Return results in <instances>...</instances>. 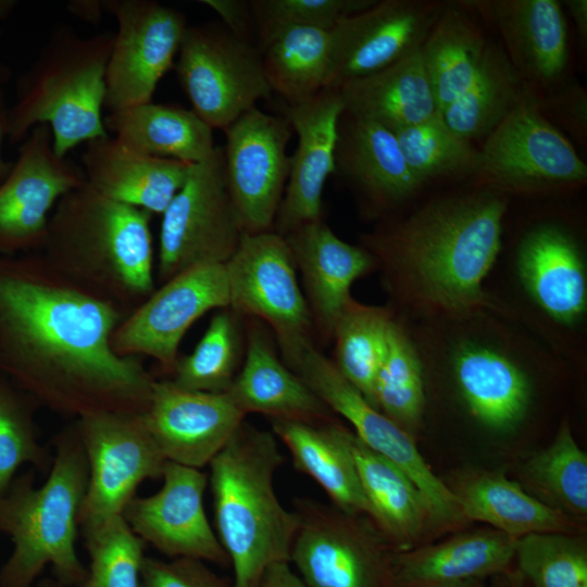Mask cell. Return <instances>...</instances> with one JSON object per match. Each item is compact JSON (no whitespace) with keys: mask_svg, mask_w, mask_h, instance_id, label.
I'll use <instances>...</instances> for the list:
<instances>
[{"mask_svg":"<svg viewBox=\"0 0 587 587\" xmlns=\"http://www.w3.org/2000/svg\"><path fill=\"white\" fill-rule=\"evenodd\" d=\"M125 316L41 254L0 259V371L36 405L75 420L143 414L155 379L111 346Z\"/></svg>","mask_w":587,"mask_h":587,"instance_id":"1","label":"cell"},{"mask_svg":"<svg viewBox=\"0 0 587 587\" xmlns=\"http://www.w3.org/2000/svg\"><path fill=\"white\" fill-rule=\"evenodd\" d=\"M508 196L476 187L428 200L364 236L395 298L416 319L492 304L487 277L502 249Z\"/></svg>","mask_w":587,"mask_h":587,"instance_id":"2","label":"cell"},{"mask_svg":"<svg viewBox=\"0 0 587 587\" xmlns=\"http://www.w3.org/2000/svg\"><path fill=\"white\" fill-rule=\"evenodd\" d=\"M151 213L86 183L55 204L41 255L59 273L127 315L154 290Z\"/></svg>","mask_w":587,"mask_h":587,"instance_id":"3","label":"cell"},{"mask_svg":"<svg viewBox=\"0 0 587 587\" xmlns=\"http://www.w3.org/2000/svg\"><path fill=\"white\" fill-rule=\"evenodd\" d=\"M283 462L273 432L243 421L209 464L216 535L234 587H258L271 565L289 562L298 517L274 489Z\"/></svg>","mask_w":587,"mask_h":587,"instance_id":"4","label":"cell"},{"mask_svg":"<svg viewBox=\"0 0 587 587\" xmlns=\"http://www.w3.org/2000/svg\"><path fill=\"white\" fill-rule=\"evenodd\" d=\"M54 447L41 486H35L34 472L27 471L0 496V535L13 544L0 569V587H32L47 565L62 587H76L86 577L75 544L88 463L75 421L58 434Z\"/></svg>","mask_w":587,"mask_h":587,"instance_id":"5","label":"cell"},{"mask_svg":"<svg viewBox=\"0 0 587 587\" xmlns=\"http://www.w3.org/2000/svg\"><path fill=\"white\" fill-rule=\"evenodd\" d=\"M113 41L112 32L80 37L66 27L54 30L4 120L11 140L48 125L55 154L65 159L79 143L109 135L102 108Z\"/></svg>","mask_w":587,"mask_h":587,"instance_id":"6","label":"cell"},{"mask_svg":"<svg viewBox=\"0 0 587 587\" xmlns=\"http://www.w3.org/2000/svg\"><path fill=\"white\" fill-rule=\"evenodd\" d=\"M280 349L286 365L326 407L341 415L366 447L396 464L414 483L428 509L432 541L469 524L453 494L419 451L415 438L374 408L311 339Z\"/></svg>","mask_w":587,"mask_h":587,"instance_id":"7","label":"cell"},{"mask_svg":"<svg viewBox=\"0 0 587 587\" xmlns=\"http://www.w3.org/2000/svg\"><path fill=\"white\" fill-rule=\"evenodd\" d=\"M473 176L477 187L505 196H542L583 186L587 166L526 85L517 104L485 137Z\"/></svg>","mask_w":587,"mask_h":587,"instance_id":"8","label":"cell"},{"mask_svg":"<svg viewBox=\"0 0 587 587\" xmlns=\"http://www.w3.org/2000/svg\"><path fill=\"white\" fill-rule=\"evenodd\" d=\"M294 511L289 563L308 587H397L396 551L371 517L310 498L295 499Z\"/></svg>","mask_w":587,"mask_h":587,"instance_id":"9","label":"cell"},{"mask_svg":"<svg viewBox=\"0 0 587 587\" xmlns=\"http://www.w3.org/2000/svg\"><path fill=\"white\" fill-rule=\"evenodd\" d=\"M157 276L161 283L201 264H225L245 229L230 197L223 147L190 165L161 214Z\"/></svg>","mask_w":587,"mask_h":587,"instance_id":"10","label":"cell"},{"mask_svg":"<svg viewBox=\"0 0 587 587\" xmlns=\"http://www.w3.org/2000/svg\"><path fill=\"white\" fill-rule=\"evenodd\" d=\"M192 111L212 129H225L273 95L262 50L222 23L187 26L174 64Z\"/></svg>","mask_w":587,"mask_h":587,"instance_id":"11","label":"cell"},{"mask_svg":"<svg viewBox=\"0 0 587 587\" xmlns=\"http://www.w3.org/2000/svg\"><path fill=\"white\" fill-rule=\"evenodd\" d=\"M88 463V485L77 523L83 533L123 514L146 479L167 461L142 414L96 413L75 420Z\"/></svg>","mask_w":587,"mask_h":587,"instance_id":"12","label":"cell"},{"mask_svg":"<svg viewBox=\"0 0 587 587\" xmlns=\"http://www.w3.org/2000/svg\"><path fill=\"white\" fill-rule=\"evenodd\" d=\"M104 9L117 22L105 68L104 108L111 113L152 101L188 24L180 11L151 0H107Z\"/></svg>","mask_w":587,"mask_h":587,"instance_id":"13","label":"cell"},{"mask_svg":"<svg viewBox=\"0 0 587 587\" xmlns=\"http://www.w3.org/2000/svg\"><path fill=\"white\" fill-rule=\"evenodd\" d=\"M512 268L522 298L540 326L557 336L582 332L587 263L582 242L567 226L555 221L532 226L515 247Z\"/></svg>","mask_w":587,"mask_h":587,"instance_id":"14","label":"cell"},{"mask_svg":"<svg viewBox=\"0 0 587 587\" xmlns=\"http://www.w3.org/2000/svg\"><path fill=\"white\" fill-rule=\"evenodd\" d=\"M229 307L225 264H201L162 283L130 311L113 333L111 346L123 357H149L172 370L190 326L207 312Z\"/></svg>","mask_w":587,"mask_h":587,"instance_id":"15","label":"cell"},{"mask_svg":"<svg viewBox=\"0 0 587 587\" xmlns=\"http://www.w3.org/2000/svg\"><path fill=\"white\" fill-rule=\"evenodd\" d=\"M296 267L285 237L275 230L245 233L225 263L229 307L265 321L280 347L310 339L312 315Z\"/></svg>","mask_w":587,"mask_h":587,"instance_id":"16","label":"cell"},{"mask_svg":"<svg viewBox=\"0 0 587 587\" xmlns=\"http://www.w3.org/2000/svg\"><path fill=\"white\" fill-rule=\"evenodd\" d=\"M224 132L227 187L245 233L273 230L289 175L291 126L255 107Z\"/></svg>","mask_w":587,"mask_h":587,"instance_id":"17","label":"cell"},{"mask_svg":"<svg viewBox=\"0 0 587 587\" xmlns=\"http://www.w3.org/2000/svg\"><path fill=\"white\" fill-rule=\"evenodd\" d=\"M446 2L376 0L330 30L326 88L380 71L421 49Z\"/></svg>","mask_w":587,"mask_h":587,"instance_id":"18","label":"cell"},{"mask_svg":"<svg viewBox=\"0 0 587 587\" xmlns=\"http://www.w3.org/2000/svg\"><path fill=\"white\" fill-rule=\"evenodd\" d=\"M83 184V170L55 154L50 127L35 126L0 183V253L41 249L55 204Z\"/></svg>","mask_w":587,"mask_h":587,"instance_id":"19","label":"cell"},{"mask_svg":"<svg viewBox=\"0 0 587 587\" xmlns=\"http://www.w3.org/2000/svg\"><path fill=\"white\" fill-rule=\"evenodd\" d=\"M163 485L153 495L134 497L123 517L132 530L159 552L227 566L229 559L203 507L208 475L200 469L166 461Z\"/></svg>","mask_w":587,"mask_h":587,"instance_id":"20","label":"cell"},{"mask_svg":"<svg viewBox=\"0 0 587 587\" xmlns=\"http://www.w3.org/2000/svg\"><path fill=\"white\" fill-rule=\"evenodd\" d=\"M246 414L227 392L187 390L154 380L146 427L167 461L201 469L224 448Z\"/></svg>","mask_w":587,"mask_h":587,"instance_id":"21","label":"cell"},{"mask_svg":"<svg viewBox=\"0 0 587 587\" xmlns=\"http://www.w3.org/2000/svg\"><path fill=\"white\" fill-rule=\"evenodd\" d=\"M283 113L298 138L273 228L285 236L301 225L321 220L324 186L335 173L344 104L337 89L325 88L304 102L285 104Z\"/></svg>","mask_w":587,"mask_h":587,"instance_id":"22","label":"cell"},{"mask_svg":"<svg viewBox=\"0 0 587 587\" xmlns=\"http://www.w3.org/2000/svg\"><path fill=\"white\" fill-rule=\"evenodd\" d=\"M498 32L510 62L534 91L545 92L566 79L567 24L557 0L462 1Z\"/></svg>","mask_w":587,"mask_h":587,"instance_id":"23","label":"cell"},{"mask_svg":"<svg viewBox=\"0 0 587 587\" xmlns=\"http://www.w3.org/2000/svg\"><path fill=\"white\" fill-rule=\"evenodd\" d=\"M82 163L90 188L151 214L164 212L191 165L140 153L110 134L86 142Z\"/></svg>","mask_w":587,"mask_h":587,"instance_id":"24","label":"cell"},{"mask_svg":"<svg viewBox=\"0 0 587 587\" xmlns=\"http://www.w3.org/2000/svg\"><path fill=\"white\" fill-rule=\"evenodd\" d=\"M336 172L377 211L398 208L424 186L409 168L390 129L345 113L338 127Z\"/></svg>","mask_w":587,"mask_h":587,"instance_id":"25","label":"cell"},{"mask_svg":"<svg viewBox=\"0 0 587 587\" xmlns=\"http://www.w3.org/2000/svg\"><path fill=\"white\" fill-rule=\"evenodd\" d=\"M284 237L302 273L311 315L332 336L352 300L351 286L371 271L376 260L365 248L340 239L322 220L301 225Z\"/></svg>","mask_w":587,"mask_h":587,"instance_id":"26","label":"cell"},{"mask_svg":"<svg viewBox=\"0 0 587 587\" xmlns=\"http://www.w3.org/2000/svg\"><path fill=\"white\" fill-rule=\"evenodd\" d=\"M516 540L486 527L459 530L447 539L395 552V584L397 587H430L466 579H489L514 565Z\"/></svg>","mask_w":587,"mask_h":587,"instance_id":"27","label":"cell"},{"mask_svg":"<svg viewBox=\"0 0 587 587\" xmlns=\"http://www.w3.org/2000/svg\"><path fill=\"white\" fill-rule=\"evenodd\" d=\"M446 485L469 523H486L515 538L534 533H586V524L544 504L502 471L465 470Z\"/></svg>","mask_w":587,"mask_h":587,"instance_id":"28","label":"cell"},{"mask_svg":"<svg viewBox=\"0 0 587 587\" xmlns=\"http://www.w3.org/2000/svg\"><path fill=\"white\" fill-rule=\"evenodd\" d=\"M245 413H261L271 420H294L314 424L332 421L333 412L276 354L258 328L248 337L241 369L227 391Z\"/></svg>","mask_w":587,"mask_h":587,"instance_id":"29","label":"cell"},{"mask_svg":"<svg viewBox=\"0 0 587 587\" xmlns=\"http://www.w3.org/2000/svg\"><path fill=\"white\" fill-rule=\"evenodd\" d=\"M272 432L287 447L299 472L313 478L337 509L371 517L349 445L350 429L327 422L314 424L271 420Z\"/></svg>","mask_w":587,"mask_h":587,"instance_id":"30","label":"cell"},{"mask_svg":"<svg viewBox=\"0 0 587 587\" xmlns=\"http://www.w3.org/2000/svg\"><path fill=\"white\" fill-rule=\"evenodd\" d=\"M344 113L390 130L440 114L421 49L400 61L337 88Z\"/></svg>","mask_w":587,"mask_h":587,"instance_id":"31","label":"cell"},{"mask_svg":"<svg viewBox=\"0 0 587 587\" xmlns=\"http://www.w3.org/2000/svg\"><path fill=\"white\" fill-rule=\"evenodd\" d=\"M349 445L371 519L396 552L430 542L429 513L414 483L350 430Z\"/></svg>","mask_w":587,"mask_h":587,"instance_id":"32","label":"cell"},{"mask_svg":"<svg viewBox=\"0 0 587 587\" xmlns=\"http://www.w3.org/2000/svg\"><path fill=\"white\" fill-rule=\"evenodd\" d=\"M108 134L140 153L193 164L215 149L213 129L192 110L151 102L109 113Z\"/></svg>","mask_w":587,"mask_h":587,"instance_id":"33","label":"cell"},{"mask_svg":"<svg viewBox=\"0 0 587 587\" xmlns=\"http://www.w3.org/2000/svg\"><path fill=\"white\" fill-rule=\"evenodd\" d=\"M489 42L462 1L446 5L421 47L440 113L471 84Z\"/></svg>","mask_w":587,"mask_h":587,"instance_id":"34","label":"cell"},{"mask_svg":"<svg viewBox=\"0 0 587 587\" xmlns=\"http://www.w3.org/2000/svg\"><path fill=\"white\" fill-rule=\"evenodd\" d=\"M525 89L503 48L489 42L471 84L441 116L453 132L472 142L486 137L517 104Z\"/></svg>","mask_w":587,"mask_h":587,"instance_id":"35","label":"cell"},{"mask_svg":"<svg viewBox=\"0 0 587 587\" xmlns=\"http://www.w3.org/2000/svg\"><path fill=\"white\" fill-rule=\"evenodd\" d=\"M517 482L549 508L587 523V454L564 420L551 444L519 469Z\"/></svg>","mask_w":587,"mask_h":587,"instance_id":"36","label":"cell"},{"mask_svg":"<svg viewBox=\"0 0 587 587\" xmlns=\"http://www.w3.org/2000/svg\"><path fill=\"white\" fill-rule=\"evenodd\" d=\"M266 80L285 104L304 102L326 88L330 66V32L291 28L262 49Z\"/></svg>","mask_w":587,"mask_h":587,"instance_id":"37","label":"cell"},{"mask_svg":"<svg viewBox=\"0 0 587 587\" xmlns=\"http://www.w3.org/2000/svg\"><path fill=\"white\" fill-rule=\"evenodd\" d=\"M374 405L415 438L426 410V375L407 325L394 317L374 385Z\"/></svg>","mask_w":587,"mask_h":587,"instance_id":"38","label":"cell"},{"mask_svg":"<svg viewBox=\"0 0 587 587\" xmlns=\"http://www.w3.org/2000/svg\"><path fill=\"white\" fill-rule=\"evenodd\" d=\"M394 316L387 309L354 301L340 314L333 337L335 366L374 405V385L385 355Z\"/></svg>","mask_w":587,"mask_h":587,"instance_id":"39","label":"cell"},{"mask_svg":"<svg viewBox=\"0 0 587 587\" xmlns=\"http://www.w3.org/2000/svg\"><path fill=\"white\" fill-rule=\"evenodd\" d=\"M391 132L409 168L423 185L439 177L473 176L477 170L479 150L453 132L441 113Z\"/></svg>","mask_w":587,"mask_h":587,"instance_id":"40","label":"cell"},{"mask_svg":"<svg viewBox=\"0 0 587 587\" xmlns=\"http://www.w3.org/2000/svg\"><path fill=\"white\" fill-rule=\"evenodd\" d=\"M240 345L239 327L233 314L216 313L193 350L176 360L171 380L187 390L227 392L238 373Z\"/></svg>","mask_w":587,"mask_h":587,"instance_id":"41","label":"cell"},{"mask_svg":"<svg viewBox=\"0 0 587 587\" xmlns=\"http://www.w3.org/2000/svg\"><path fill=\"white\" fill-rule=\"evenodd\" d=\"M514 567L530 587H587L582 534L534 533L517 538Z\"/></svg>","mask_w":587,"mask_h":587,"instance_id":"42","label":"cell"},{"mask_svg":"<svg viewBox=\"0 0 587 587\" xmlns=\"http://www.w3.org/2000/svg\"><path fill=\"white\" fill-rule=\"evenodd\" d=\"M89 558L85 579L76 587H140L146 542L115 516L82 534Z\"/></svg>","mask_w":587,"mask_h":587,"instance_id":"43","label":"cell"},{"mask_svg":"<svg viewBox=\"0 0 587 587\" xmlns=\"http://www.w3.org/2000/svg\"><path fill=\"white\" fill-rule=\"evenodd\" d=\"M35 407L29 397L0 377V496L22 465L42 472L51 466L53 457L38 440Z\"/></svg>","mask_w":587,"mask_h":587,"instance_id":"44","label":"cell"},{"mask_svg":"<svg viewBox=\"0 0 587 587\" xmlns=\"http://www.w3.org/2000/svg\"><path fill=\"white\" fill-rule=\"evenodd\" d=\"M376 0H251L255 35L262 50L291 28L330 32L342 18L371 7Z\"/></svg>","mask_w":587,"mask_h":587,"instance_id":"45","label":"cell"},{"mask_svg":"<svg viewBox=\"0 0 587 587\" xmlns=\"http://www.w3.org/2000/svg\"><path fill=\"white\" fill-rule=\"evenodd\" d=\"M140 587H234L215 574L205 562L191 558L164 561L146 557Z\"/></svg>","mask_w":587,"mask_h":587,"instance_id":"46","label":"cell"},{"mask_svg":"<svg viewBox=\"0 0 587 587\" xmlns=\"http://www.w3.org/2000/svg\"><path fill=\"white\" fill-rule=\"evenodd\" d=\"M537 98L544 114L549 112L579 139L586 137L587 98L579 85L565 79Z\"/></svg>","mask_w":587,"mask_h":587,"instance_id":"47","label":"cell"},{"mask_svg":"<svg viewBox=\"0 0 587 587\" xmlns=\"http://www.w3.org/2000/svg\"><path fill=\"white\" fill-rule=\"evenodd\" d=\"M221 18V23L234 35L253 42L254 21L250 1L245 0H200Z\"/></svg>","mask_w":587,"mask_h":587,"instance_id":"48","label":"cell"},{"mask_svg":"<svg viewBox=\"0 0 587 587\" xmlns=\"http://www.w3.org/2000/svg\"><path fill=\"white\" fill-rule=\"evenodd\" d=\"M258 587H308L292 570L289 562L271 565L263 574Z\"/></svg>","mask_w":587,"mask_h":587,"instance_id":"49","label":"cell"},{"mask_svg":"<svg viewBox=\"0 0 587 587\" xmlns=\"http://www.w3.org/2000/svg\"><path fill=\"white\" fill-rule=\"evenodd\" d=\"M68 11L89 23L98 22L104 9V1L99 0H75L67 3Z\"/></svg>","mask_w":587,"mask_h":587,"instance_id":"50","label":"cell"},{"mask_svg":"<svg viewBox=\"0 0 587 587\" xmlns=\"http://www.w3.org/2000/svg\"><path fill=\"white\" fill-rule=\"evenodd\" d=\"M565 7L573 20L580 43L587 39V1L586 0H565Z\"/></svg>","mask_w":587,"mask_h":587,"instance_id":"51","label":"cell"},{"mask_svg":"<svg viewBox=\"0 0 587 587\" xmlns=\"http://www.w3.org/2000/svg\"><path fill=\"white\" fill-rule=\"evenodd\" d=\"M487 587H527L514 565L489 578Z\"/></svg>","mask_w":587,"mask_h":587,"instance_id":"52","label":"cell"},{"mask_svg":"<svg viewBox=\"0 0 587 587\" xmlns=\"http://www.w3.org/2000/svg\"><path fill=\"white\" fill-rule=\"evenodd\" d=\"M430 587H487L486 580L482 579H466L455 583L436 585Z\"/></svg>","mask_w":587,"mask_h":587,"instance_id":"53","label":"cell"},{"mask_svg":"<svg viewBox=\"0 0 587 587\" xmlns=\"http://www.w3.org/2000/svg\"><path fill=\"white\" fill-rule=\"evenodd\" d=\"M3 133H4V121L2 120L0 115V183L4 179V177L8 175L10 171V165L5 163L1 157V142H2Z\"/></svg>","mask_w":587,"mask_h":587,"instance_id":"54","label":"cell"},{"mask_svg":"<svg viewBox=\"0 0 587 587\" xmlns=\"http://www.w3.org/2000/svg\"><path fill=\"white\" fill-rule=\"evenodd\" d=\"M40 587H62L60 584H58L55 580L51 582H43Z\"/></svg>","mask_w":587,"mask_h":587,"instance_id":"55","label":"cell"},{"mask_svg":"<svg viewBox=\"0 0 587 587\" xmlns=\"http://www.w3.org/2000/svg\"><path fill=\"white\" fill-rule=\"evenodd\" d=\"M11 4V2L0 1V15H2L5 9Z\"/></svg>","mask_w":587,"mask_h":587,"instance_id":"56","label":"cell"}]
</instances>
